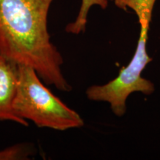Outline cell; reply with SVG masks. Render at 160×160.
<instances>
[{"mask_svg":"<svg viewBox=\"0 0 160 160\" xmlns=\"http://www.w3.org/2000/svg\"><path fill=\"white\" fill-rule=\"evenodd\" d=\"M110 1H113V0H110Z\"/></svg>","mask_w":160,"mask_h":160,"instance_id":"obj_8","label":"cell"},{"mask_svg":"<svg viewBox=\"0 0 160 160\" xmlns=\"http://www.w3.org/2000/svg\"><path fill=\"white\" fill-rule=\"evenodd\" d=\"M108 0H82V4L77 19L73 22L66 26L65 31L72 34H79L85 33L88 15L91 8L93 5H98L102 9H105L108 5Z\"/></svg>","mask_w":160,"mask_h":160,"instance_id":"obj_5","label":"cell"},{"mask_svg":"<svg viewBox=\"0 0 160 160\" xmlns=\"http://www.w3.org/2000/svg\"><path fill=\"white\" fill-rule=\"evenodd\" d=\"M117 7L120 9L127 10V8L133 10L137 14L139 22L151 23L152 13L157 0H113Z\"/></svg>","mask_w":160,"mask_h":160,"instance_id":"obj_6","label":"cell"},{"mask_svg":"<svg viewBox=\"0 0 160 160\" xmlns=\"http://www.w3.org/2000/svg\"><path fill=\"white\" fill-rule=\"evenodd\" d=\"M137 48L133 59L126 67L122 68L114 79L103 85H92L86 90L88 99L92 101L106 102L117 117H122L126 113V101L131 93L140 92L151 95L155 91L152 82L142 77V72L152 59L146 49L150 23H141Z\"/></svg>","mask_w":160,"mask_h":160,"instance_id":"obj_3","label":"cell"},{"mask_svg":"<svg viewBox=\"0 0 160 160\" xmlns=\"http://www.w3.org/2000/svg\"><path fill=\"white\" fill-rule=\"evenodd\" d=\"M53 0H0V56L35 70L48 85L70 92L64 60L51 41L48 12Z\"/></svg>","mask_w":160,"mask_h":160,"instance_id":"obj_1","label":"cell"},{"mask_svg":"<svg viewBox=\"0 0 160 160\" xmlns=\"http://www.w3.org/2000/svg\"><path fill=\"white\" fill-rule=\"evenodd\" d=\"M34 69L19 65V78L13 109L18 117L38 128L66 131L84 125L80 115L46 87Z\"/></svg>","mask_w":160,"mask_h":160,"instance_id":"obj_2","label":"cell"},{"mask_svg":"<svg viewBox=\"0 0 160 160\" xmlns=\"http://www.w3.org/2000/svg\"><path fill=\"white\" fill-rule=\"evenodd\" d=\"M18 78L19 65L0 56V121L13 122L28 127V122L18 117L13 109Z\"/></svg>","mask_w":160,"mask_h":160,"instance_id":"obj_4","label":"cell"},{"mask_svg":"<svg viewBox=\"0 0 160 160\" xmlns=\"http://www.w3.org/2000/svg\"><path fill=\"white\" fill-rule=\"evenodd\" d=\"M33 148L28 144H17L0 150V160H28L34 155Z\"/></svg>","mask_w":160,"mask_h":160,"instance_id":"obj_7","label":"cell"}]
</instances>
